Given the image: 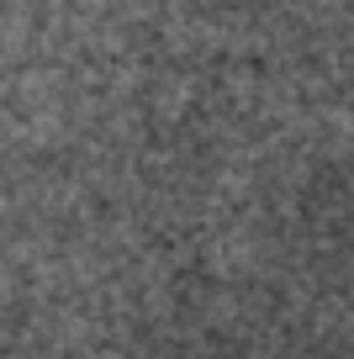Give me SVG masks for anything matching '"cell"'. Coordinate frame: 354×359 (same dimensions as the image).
Segmentation results:
<instances>
[]
</instances>
